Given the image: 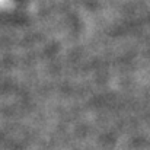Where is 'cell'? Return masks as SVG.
Returning a JSON list of instances; mask_svg holds the SVG:
<instances>
[{
    "label": "cell",
    "mask_w": 150,
    "mask_h": 150,
    "mask_svg": "<svg viewBox=\"0 0 150 150\" xmlns=\"http://www.w3.org/2000/svg\"><path fill=\"white\" fill-rule=\"evenodd\" d=\"M12 0H0V7H10Z\"/></svg>",
    "instance_id": "obj_1"
}]
</instances>
